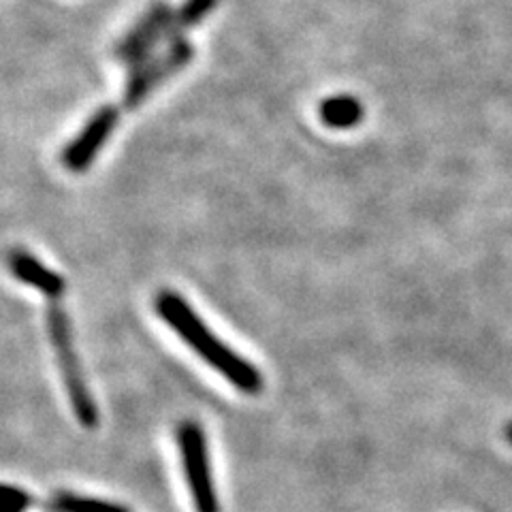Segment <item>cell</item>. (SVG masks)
<instances>
[{"label":"cell","instance_id":"obj_1","mask_svg":"<svg viewBox=\"0 0 512 512\" xmlns=\"http://www.w3.org/2000/svg\"><path fill=\"white\" fill-rule=\"evenodd\" d=\"M156 314L180 335L184 344L192 348L197 355L224 378L229 380L235 389L246 395H256L263 389V376L252 363H248L242 355H237L222 340L210 331L203 320L195 314L188 303L178 295L165 288L156 295L154 301Z\"/></svg>","mask_w":512,"mask_h":512},{"label":"cell","instance_id":"obj_2","mask_svg":"<svg viewBox=\"0 0 512 512\" xmlns=\"http://www.w3.org/2000/svg\"><path fill=\"white\" fill-rule=\"evenodd\" d=\"M45 320H47V333H50V340L58 357L64 389H67L69 402L73 406L77 421L88 429H94L99 425V410H96L94 399L88 391V384L82 374V365L77 361L73 333H71V320L67 312H64L60 306H56V303H50V306H47Z\"/></svg>","mask_w":512,"mask_h":512},{"label":"cell","instance_id":"obj_3","mask_svg":"<svg viewBox=\"0 0 512 512\" xmlns=\"http://www.w3.org/2000/svg\"><path fill=\"white\" fill-rule=\"evenodd\" d=\"M178 446H180L186 485L190 489L197 512H220L214 480H212L210 453H207V438L203 434L201 425L195 421L180 423Z\"/></svg>","mask_w":512,"mask_h":512},{"label":"cell","instance_id":"obj_4","mask_svg":"<svg viewBox=\"0 0 512 512\" xmlns=\"http://www.w3.org/2000/svg\"><path fill=\"white\" fill-rule=\"evenodd\" d=\"M195 58V45L188 39L169 43L165 52H158L128 71L124 88V105L128 109L139 107L148 96L175 73L186 69Z\"/></svg>","mask_w":512,"mask_h":512},{"label":"cell","instance_id":"obj_5","mask_svg":"<svg viewBox=\"0 0 512 512\" xmlns=\"http://www.w3.org/2000/svg\"><path fill=\"white\" fill-rule=\"evenodd\" d=\"M171 15L173 9L169 3L152 5L118 41L116 58L126 67H135V64L154 56L156 47L165 43Z\"/></svg>","mask_w":512,"mask_h":512},{"label":"cell","instance_id":"obj_6","mask_svg":"<svg viewBox=\"0 0 512 512\" xmlns=\"http://www.w3.org/2000/svg\"><path fill=\"white\" fill-rule=\"evenodd\" d=\"M118 118V107L114 105L96 109L84 124L82 131H79L69 146L62 150V165L73 173L88 171V167L94 163V158L99 156L101 148L107 143L109 135L114 133Z\"/></svg>","mask_w":512,"mask_h":512},{"label":"cell","instance_id":"obj_7","mask_svg":"<svg viewBox=\"0 0 512 512\" xmlns=\"http://www.w3.org/2000/svg\"><path fill=\"white\" fill-rule=\"evenodd\" d=\"M9 267L11 274L18 278L20 282L37 288L39 293L45 297L56 299L64 293V280L60 274H56L54 269L45 267L41 261H37L35 256L26 250H11L9 254Z\"/></svg>","mask_w":512,"mask_h":512},{"label":"cell","instance_id":"obj_8","mask_svg":"<svg viewBox=\"0 0 512 512\" xmlns=\"http://www.w3.org/2000/svg\"><path fill=\"white\" fill-rule=\"evenodd\" d=\"M363 105L350 94H335L318 105V118L329 128H352L363 120Z\"/></svg>","mask_w":512,"mask_h":512},{"label":"cell","instance_id":"obj_9","mask_svg":"<svg viewBox=\"0 0 512 512\" xmlns=\"http://www.w3.org/2000/svg\"><path fill=\"white\" fill-rule=\"evenodd\" d=\"M218 0H184V3L173 11L171 22L167 28V37L165 43H175L184 39L186 32L190 28H195L197 24H201L207 15L214 11Z\"/></svg>","mask_w":512,"mask_h":512},{"label":"cell","instance_id":"obj_10","mask_svg":"<svg viewBox=\"0 0 512 512\" xmlns=\"http://www.w3.org/2000/svg\"><path fill=\"white\" fill-rule=\"evenodd\" d=\"M50 510L54 512H128L124 506L109 504L94 498H82L75 493H58L50 502Z\"/></svg>","mask_w":512,"mask_h":512},{"label":"cell","instance_id":"obj_11","mask_svg":"<svg viewBox=\"0 0 512 512\" xmlns=\"http://www.w3.org/2000/svg\"><path fill=\"white\" fill-rule=\"evenodd\" d=\"M0 495H3L0 512H26V508L30 506V495L20 487L5 485Z\"/></svg>","mask_w":512,"mask_h":512},{"label":"cell","instance_id":"obj_12","mask_svg":"<svg viewBox=\"0 0 512 512\" xmlns=\"http://www.w3.org/2000/svg\"><path fill=\"white\" fill-rule=\"evenodd\" d=\"M506 440L512 444V423H508V427H506Z\"/></svg>","mask_w":512,"mask_h":512}]
</instances>
